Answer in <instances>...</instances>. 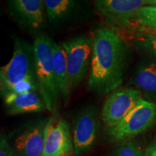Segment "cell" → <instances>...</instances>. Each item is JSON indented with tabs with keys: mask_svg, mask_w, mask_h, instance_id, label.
Listing matches in <instances>:
<instances>
[{
	"mask_svg": "<svg viewBox=\"0 0 156 156\" xmlns=\"http://www.w3.org/2000/svg\"><path fill=\"white\" fill-rule=\"evenodd\" d=\"M93 38L88 89L97 94L106 95L123 83L127 65V46L119 34L106 27L98 29Z\"/></svg>",
	"mask_w": 156,
	"mask_h": 156,
	"instance_id": "cell-1",
	"label": "cell"
},
{
	"mask_svg": "<svg viewBox=\"0 0 156 156\" xmlns=\"http://www.w3.org/2000/svg\"><path fill=\"white\" fill-rule=\"evenodd\" d=\"M36 77L39 93L44 99L46 109L54 112L60 95L53 62L54 41L44 34H39L34 40Z\"/></svg>",
	"mask_w": 156,
	"mask_h": 156,
	"instance_id": "cell-2",
	"label": "cell"
},
{
	"mask_svg": "<svg viewBox=\"0 0 156 156\" xmlns=\"http://www.w3.org/2000/svg\"><path fill=\"white\" fill-rule=\"evenodd\" d=\"M25 80L37 81L34 44L23 39L15 38L10 61L0 69L2 96H5L13 85Z\"/></svg>",
	"mask_w": 156,
	"mask_h": 156,
	"instance_id": "cell-3",
	"label": "cell"
},
{
	"mask_svg": "<svg viewBox=\"0 0 156 156\" xmlns=\"http://www.w3.org/2000/svg\"><path fill=\"white\" fill-rule=\"evenodd\" d=\"M67 54L69 87L73 90L86 78L90 68L93 36L80 35L61 43Z\"/></svg>",
	"mask_w": 156,
	"mask_h": 156,
	"instance_id": "cell-4",
	"label": "cell"
},
{
	"mask_svg": "<svg viewBox=\"0 0 156 156\" xmlns=\"http://www.w3.org/2000/svg\"><path fill=\"white\" fill-rule=\"evenodd\" d=\"M156 121V103L140 101L121 122L108 129V134L115 141H124L145 132Z\"/></svg>",
	"mask_w": 156,
	"mask_h": 156,
	"instance_id": "cell-5",
	"label": "cell"
},
{
	"mask_svg": "<svg viewBox=\"0 0 156 156\" xmlns=\"http://www.w3.org/2000/svg\"><path fill=\"white\" fill-rule=\"evenodd\" d=\"M142 93L134 87L117 88L105 101L101 119L107 128L112 129L119 123L142 100Z\"/></svg>",
	"mask_w": 156,
	"mask_h": 156,
	"instance_id": "cell-6",
	"label": "cell"
},
{
	"mask_svg": "<svg viewBox=\"0 0 156 156\" xmlns=\"http://www.w3.org/2000/svg\"><path fill=\"white\" fill-rule=\"evenodd\" d=\"M48 119L29 122L8 136L14 156H42Z\"/></svg>",
	"mask_w": 156,
	"mask_h": 156,
	"instance_id": "cell-7",
	"label": "cell"
},
{
	"mask_svg": "<svg viewBox=\"0 0 156 156\" xmlns=\"http://www.w3.org/2000/svg\"><path fill=\"white\" fill-rule=\"evenodd\" d=\"M100 127L98 110L89 106L82 109L74 122L73 139L76 155L89 151L95 145Z\"/></svg>",
	"mask_w": 156,
	"mask_h": 156,
	"instance_id": "cell-8",
	"label": "cell"
},
{
	"mask_svg": "<svg viewBox=\"0 0 156 156\" xmlns=\"http://www.w3.org/2000/svg\"><path fill=\"white\" fill-rule=\"evenodd\" d=\"M75 151L69 125L58 115L48 119L44 135L42 156H69Z\"/></svg>",
	"mask_w": 156,
	"mask_h": 156,
	"instance_id": "cell-9",
	"label": "cell"
},
{
	"mask_svg": "<svg viewBox=\"0 0 156 156\" xmlns=\"http://www.w3.org/2000/svg\"><path fill=\"white\" fill-rule=\"evenodd\" d=\"M6 2L9 15L21 28L36 33L46 25L44 0H6Z\"/></svg>",
	"mask_w": 156,
	"mask_h": 156,
	"instance_id": "cell-10",
	"label": "cell"
},
{
	"mask_svg": "<svg viewBox=\"0 0 156 156\" xmlns=\"http://www.w3.org/2000/svg\"><path fill=\"white\" fill-rule=\"evenodd\" d=\"M98 11L110 23L119 28H129L130 18L135 12L152 0H94Z\"/></svg>",
	"mask_w": 156,
	"mask_h": 156,
	"instance_id": "cell-11",
	"label": "cell"
},
{
	"mask_svg": "<svg viewBox=\"0 0 156 156\" xmlns=\"http://www.w3.org/2000/svg\"><path fill=\"white\" fill-rule=\"evenodd\" d=\"M4 101L7 113L10 115L41 112L46 109L41 95L36 91L9 94L4 97Z\"/></svg>",
	"mask_w": 156,
	"mask_h": 156,
	"instance_id": "cell-12",
	"label": "cell"
},
{
	"mask_svg": "<svg viewBox=\"0 0 156 156\" xmlns=\"http://www.w3.org/2000/svg\"><path fill=\"white\" fill-rule=\"evenodd\" d=\"M129 83L148 98H156V58H150L140 62Z\"/></svg>",
	"mask_w": 156,
	"mask_h": 156,
	"instance_id": "cell-13",
	"label": "cell"
},
{
	"mask_svg": "<svg viewBox=\"0 0 156 156\" xmlns=\"http://www.w3.org/2000/svg\"><path fill=\"white\" fill-rule=\"evenodd\" d=\"M79 0H44L46 17L54 27L65 24L78 12Z\"/></svg>",
	"mask_w": 156,
	"mask_h": 156,
	"instance_id": "cell-14",
	"label": "cell"
},
{
	"mask_svg": "<svg viewBox=\"0 0 156 156\" xmlns=\"http://www.w3.org/2000/svg\"><path fill=\"white\" fill-rule=\"evenodd\" d=\"M53 62L60 95L63 100L67 101L71 90L69 87L67 54L62 44L54 42Z\"/></svg>",
	"mask_w": 156,
	"mask_h": 156,
	"instance_id": "cell-15",
	"label": "cell"
},
{
	"mask_svg": "<svg viewBox=\"0 0 156 156\" xmlns=\"http://www.w3.org/2000/svg\"><path fill=\"white\" fill-rule=\"evenodd\" d=\"M130 27L156 28V5L144 6L130 18Z\"/></svg>",
	"mask_w": 156,
	"mask_h": 156,
	"instance_id": "cell-16",
	"label": "cell"
},
{
	"mask_svg": "<svg viewBox=\"0 0 156 156\" xmlns=\"http://www.w3.org/2000/svg\"><path fill=\"white\" fill-rule=\"evenodd\" d=\"M129 39L136 49L150 58H156V36L134 30Z\"/></svg>",
	"mask_w": 156,
	"mask_h": 156,
	"instance_id": "cell-17",
	"label": "cell"
},
{
	"mask_svg": "<svg viewBox=\"0 0 156 156\" xmlns=\"http://www.w3.org/2000/svg\"><path fill=\"white\" fill-rule=\"evenodd\" d=\"M115 156H145V153L136 142L126 140L117 149Z\"/></svg>",
	"mask_w": 156,
	"mask_h": 156,
	"instance_id": "cell-18",
	"label": "cell"
},
{
	"mask_svg": "<svg viewBox=\"0 0 156 156\" xmlns=\"http://www.w3.org/2000/svg\"><path fill=\"white\" fill-rule=\"evenodd\" d=\"M38 90V82L30 80H25L20 81L13 85L7 91L5 96L9 94H20V93L30 92V91H37Z\"/></svg>",
	"mask_w": 156,
	"mask_h": 156,
	"instance_id": "cell-19",
	"label": "cell"
},
{
	"mask_svg": "<svg viewBox=\"0 0 156 156\" xmlns=\"http://www.w3.org/2000/svg\"><path fill=\"white\" fill-rule=\"evenodd\" d=\"M0 156H14V151L8 137L2 134L0 139Z\"/></svg>",
	"mask_w": 156,
	"mask_h": 156,
	"instance_id": "cell-20",
	"label": "cell"
},
{
	"mask_svg": "<svg viewBox=\"0 0 156 156\" xmlns=\"http://www.w3.org/2000/svg\"><path fill=\"white\" fill-rule=\"evenodd\" d=\"M145 156H156V141L147 148L145 152Z\"/></svg>",
	"mask_w": 156,
	"mask_h": 156,
	"instance_id": "cell-21",
	"label": "cell"
},
{
	"mask_svg": "<svg viewBox=\"0 0 156 156\" xmlns=\"http://www.w3.org/2000/svg\"><path fill=\"white\" fill-rule=\"evenodd\" d=\"M136 30L140 31V32L145 33V34H149L153 36H156V28H144V27H140V28H135Z\"/></svg>",
	"mask_w": 156,
	"mask_h": 156,
	"instance_id": "cell-22",
	"label": "cell"
},
{
	"mask_svg": "<svg viewBox=\"0 0 156 156\" xmlns=\"http://www.w3.org/2000/svg\"><path fill=\"white\" fill-rule=\"evenodd\" d=\"M152 5H156V0H152Z\"/></svg>",
	"mask_w": 156,
	"mask_h": 156,
	"instance_id": "cell-23",
	"label": "cell"
}]
</instances>
